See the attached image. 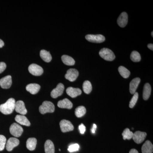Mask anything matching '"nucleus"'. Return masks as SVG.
Instances as JSON below:
<instances>
[{"instance_id":"1","label":"nucleus","mask_w":153,"mask_h":153,"mask_svg":"<svg viewBox=\"0 0 153 153\" xmlns=\"http://www.w3.org/2000/svg\"><path fill=\"white\" fill-rule=\"evenodd\" d=\"M16 100L11 98L7 100L5 103L0 105V111L4 114H10L15 108Z\"/></svg>"},{"instance_id":"2","label":"nucleus","mask_w":153,"mask_h":153,"mask_svg":"<svg viewBox=\"0 0 153 153\" xmlns=\"http://www.w3.org/2000/svg\"><path fill=\"white\" fill-rule=\"evenodd\" d=\"M55 109L54 104L50 101H44L42 105L39 107V111L43 114L47 113L53 112L55 111Z\"/></svg>"},{"instance_id":"3","label":"nucleus","mask_w":153,"mask_h":153,"mask_svg":"<svg viewBox=\"0 0 153 153\" xmlns=\"http://www.w3.org/2000/svg\"><path fill=\"white\" fill-rule=\"evenodd\" d=\"M99 55L102 58L107 61H111L115 58L114 53L110 49L102 48L100 51Z\"/></svg>"},{"instance_id":"4","label":"nucleus","mask_w":153,"mask_h":153,"mask_svg":"<svg viewBox=\"0 0 153 153\" xmlns=\"http://www.w3.org/2000/svg\"><path fill=\"white\" fill-rule=\"evenodd\" d=\"M10 132L14 137H19L22 135L23 129L21 126L16 123L12 124L10 127Z\"/></svg>"},{"instance_id":"5","label":"nucleus","mask_w":153,"mask_h":153,"mask_svg":"<svg viewBox=\"0 0 153 153\" xmlns=\"http://www.w3.org/2000/svg\"><path fill=\"white\" fill-rule=\"evenodd\" d=\"M60 126L61 131L63 133L71 131L74 129V126L71 122L66 120H61L60 123Z\"/></svg>"},{"instance_id":"6","label":"nucleus","mask_w":153,"mask_h":153,"mask_svg":"<svg viewBox=\"0 0 153 153\" xmlns=\"http://www.w3.org/2000/svg\"><path fill=\"white\" fill-rule=\"evenodd\" d=\"M29 72L34 76H40L44 72L43 68L36 64H32L28 68Z\"/></svg>"},{"instance_id":"7","label":"nucleus","mask_w":153,"mask_h":153,"mask_svg":"<svg viewBox=\"0 0 153 153\" xmlns=\"http://www.w3.org/2000/svg\"><path fill=\"white\" fill-rule=\"evenodd\" d=\"M85 39L88 41L92 43H101L104 42L105 38L102 35H87L85 36Z\"/></svg>"},{"instance_id":"8","label":"nucleus","mask_w":153,"mask_h":153,"mask_svg":"<svg viewBox=\"0 0 153 153\" xmlns=\"http://www.w3.org/2000/svg\"><path fill=\"white\" fill-rule=\"evenodd\" d=\"M79 75V72L76 69L70 68L68 69L66 72L65 77L66 79H68L71 82L75 81Z\"/></svg>"},{"instance_id":"9","label":"nucleus","mask_w":153,"mask_h":153,"mask_svg":"<svg viewBox=\"0 0 153 153\" xmlns=\"http://www.w3.org/2000/svg\"><path fill=\"white\" fill-rule=\"evenodd\" d=\"M147 134L144 132L137 131L133 134L132 139L136 143L140 144L143 142Z\"/></svg>"},{"instance_id":"10","label":"nucleus","mask_w":153,"mask_h":153,"mask_svg":"<svg viewBox=\"0 0 153 153\" xmlns=\"http://www.w3.org/2000/svg\"><path fill=\"white\" fill-rule=\"evenodd\" d=\"M64 90V86L62 83L58 84L57 87L51 91V96L53 98H57L63 94Z\"/></svg>"},{"instance_id":"11","label":"nucleus","mask_w":153,"mask_h":153,"mask_svg":"<svg viewBox=\"0 0 153 153\" xmlns=\"http://www.w3.org/2000/svg\"><path fill=\"white\" fill-rule=\"evenodd\" d=\"M12 83V76L10 75H7L0 79V86L4 89L10 88Z\"/></svg>"},{"instance_id":"12","label":"nucleus","mask_w":153,"mask_h":153,"mask_svg":"<svg viewBox=\"0 0 153 153\" xmlns=\"http://www.w3.org/2000/svg\"><path fill=\"white\" fill-rule=\"evenodd\" d=\"M19 140L17 138L15 137H11L7 142L6 143V149L7 151L10 152L13 149L17 146L19 144Z\"/></svg>"},{"instance_id":"13","label":"nucleus","mask_w":153,"mask_h":153,"mask_svg":"<svg viewBox=\"0 0 153 153\" xmlns=\"http://www.w3.org/2000/svg\"><path fill=\"white\" fill-rule=\"evenodd\" d=\"M15 110L17 112L22 115H25L27 112L25 107V103L22 100L16 102L15 104Z\"/></svg>"},{"instance_id":"14","label":"nucleus","mask_w":153,"mask_h":153,"mask_svg":"<svg viewBox=\"0 0 153 153\" xmlns=\"http://www.w3.org/2000/svg\"><path fill=\"white\" fill-rule=\"evenodd\" d=\"M128 22V16L126 12H123L118 18L117 23L121 27H124Z\"/></svg>"},{"instance_id":"15","label":"nucleus","mask_w":153,"mask_h":153,"mask_svg":"<svg viewBox=\"0 0 153 153\" xmlns=\"http://www.w3.org/2000/svg\"><path fill=\"white\" fill-rule=\"evenodd\" d=\"M66 93L72 98H75L78 96L80 95L82 93V91L79 88H74L69 87L66 89Z\"/></svg>"},{"instance_id":"16","label":"nucleus","mask_w":153,"mask_h":153,"mask_svg":"<svg viewBox=\"0 0 153 153\" xmlns=\"http://www.w3.org/2000/svg\"><path fill=\"white\" fill-rule=\"evenodd\" d=\"M57 106L60 108L70 109L73 107V104L68 99L65 98L58 102Z\"/></svg>"},{"instance_id":"17","label":"nucleus","mask_w":153,"mask_h":153,"mask_svg":"<svg viewBox=\"0 0 153 153\" xmlns=\"http://www.w3.org/2000/svg\"><path fill=\"white\" fill-rule=\"evenodd\" d=\"M140 82V79L139 77L134 78L130 83L129 90L131 94H134L136 92L137 88Z\"/></svg>"},{"instance_id":"18","label":"nucleus","mask_w":153,"mask_h":153,"mask_svg":"<svg viewBox=\"0 0 153 153\" xmlns=\"http://www.w3.org/2000/svg\"><path fill=\"white\" fill-rule=\"evenodd\" d=\"M15 120L20 124L27 126H30V123L27 117L23 115H18L15 117Z\"/></svg>"},{"instance_id":"19","label":"nucleus","mask_w":153,"mask_h":153,"mask_svg":"<svg viewBox=\"0 0 153 153\" xmlns=\"http://www.w3.org/2000/svg\"><path fill=\"white\" fill-rule=\"evenodd\" d=\"M41 88V86L36 83H31L27 85L26 90L31 94H35L38 93Z\"/></svg>"},{"instance_id":"20","label":"nucleus","mask_w":153,"mask_h":153,"mask_svg":"<svg viewBox=\"0 0 153 153\" xmlns=\"http://www.w3.org/2000/svg\"><path fill=\"white\" fill-rule=\"evenodd\" d=\"M153 146L149 140H147L142 147V153H152Z\"/></svg>"},{"instance_id":"21","label":"nucleus","mask_w":153,"mask_h":153,"mask_svg":"<svg viewBox=\"0 0 153 153\" xmlns=\"http://www.w3.org/2000/svg\"><path fill=\"white\" fill-rule=\"evenodd\" d=\"M46 153H55V146L54 144L50 140H47L44 145Z\"/></svg>"},{"instance_id":"22","label":"nucleus","mask_w":153,"mask_h":153,"mask_svg":"<svg viewBox=\"0 0 153 153\" xmlns=\"http://www.w3.org/2000/svg\"><path fill=\"white\" fill-rule=\"evenodd\" d=\"M151 91V85L149 83H146L144 85L143 91V98L144 100H147L150 96Z\"/></svg>"},{"instance_id":"23","label":"nucleus","mask_w":153,"mask_h":153,"mask_svg":"<svg viewBox=\"0 0 153 153\" xmlns=\"http://www.w3.org/2000/svg\"><path fill=\"white\" fill-rule=\"evenodd\" d=\"M37 141L35 138H30L27 141V147L30 151H33L36 149Z\"/></svg>"},{"instance_id":"24","label":"nucleus","mask_w":153,"mask_h":153,"mask_svg":"<svg viewBox=\"0 0 153 153\" xmlns=\"http://www.w3.org/2000/svg\"><path fill=\"white\" fill-rule=\"evenodd\" d=\"M40 56L43 60L47 63L50 62L52 59V57L50 53L45 50H41L40 52Z\"/></svg>"},{"instance_id":"25","label":"nucleus","mask_w":153,"mask_h":153,"mask_svg":"<svg viewBox=\"0 0 153 153\" xmlns=\"http://www.w3.org/2000/svg\"><path fill=\"white\" fill-rule=\"evenodd\" d=\"M62 61L67 66H73L75 64V60L72 57L68 55H63L61 57Z\"/></svg>"},{"instance_id":"26","label":"nucleus","mask_w":153,"mask_h":153,"mask_svg":"<svg viewBox=\"0 0 153 153\" xmlns=\"http://www.w3.org/2000/svg\"><path fill=\"white\" fill-rule=\"evenodd\" d=\"M83 91L86 94H89L92 91V87L91 83L88 80L84 81L82 85Z\"/></svg>"},{"instance_id":"27","label":"nucleus","mask_w":153,"mask_h":153,"mask_svg":"<svg viewBox=\"0 0 153 153\" xmlns=\"http://www.w3.org/2000/svg\"><path fill=\"white\" fill-rule=\"evenodd\" d=\"M86 108L85 107L80 106L76 108L75 111V115L77 117H82L86 113Z\"/></svg>"},{"instance_id":"28","label":"nucleus","mask_w":153,"mask_h":153,"mask_svg":"<svg viewBox=\"0 0 153 153\" xmlns=\"http://www.w3.org/2000/svg\"><path fill=\"white\" fill-rule=\"evenodd\" d=\"M118 71L120 75L124 78H128L130 75V71L123 66H119Z\"/></svg>"},{"instance_id":"29","label":"nucleus","mask_w":153,"mask_h":153,"mask_svg":"<svg viewBox=\"0 0 153 153\" xmlns=\"http://www.w3.org/2000/svg\"><path fill=\"white\" fill-rule=\"evenodd\" d=\"M133 133L130 131L129 129L128 128H126L123 131L122 133V136H123V140H130L132 138L133 136Z\"/></svg>"},{"instance_id":"30","label":"nucleus","mask_w":153,"mask_h":153,"mask_svg":"<svg viewBox=\"0 0 153 153\" xmlns=\"http://www.w3.org/2000/svg\"><path fill=\"white\" fill-rule=\"evenodd\" d=\"M130 58L134 62H138L141 60V56L140 53L137 51H134L131 54Z\"/></svg>"},{"instance_id":"31","label":"nucleus","mask_w":153,"mask_h":153,"mask_svg":"<svg viewBox=\"0 0 153 153\" xmlns=\"http://www.w3.org/2000/svg\"><path fill=\"white\" fill-rule=\"evenodd\" d=\"M138 93L137 92H136L134 94L133 97L130 102L129 107L130 108H133L136 104L138 99Z\"/></svg>"},{"instance_id":"32","label":"nucleus","mask_w":153,"mask_h":153,"mask_svg":"<svg viewBox=\"0 0 153 153\" xmlns=\"http://www.w3.org/2000/svg\"><path fill=\"white\" fill-rule=\"evenodd\" d=\"M7 142L5 137L2 135H0V151H3L4 149Z\"/></svg>"},{"instance_id":"33","label":"nucleus","mask_w":153,"mask_h":153,"mask_svg":"<svg viewBox=\"0 0 153 153\" xmlns=\"http://www.w3.org/2000/svg\"><path fill=\"white\" fill-rule=\"evenodd\" d=\"M79 146L78 144H74L70 145L68 147V150L70 152H73L79 150Z\"/></svg>"},{"instance_id":"34","label":"nucleus","mask_w":153,"mask_h":153,"mask_svg":"<svg viewBox=\"0 0 153 153\" xmlns=\"http://www.w3.org/2000/svg\"><path fill=\"white\" fill-rule=\"evenodd\" d=\"M7 67L6 63L4 62H0V74L2 73L3 71L5 70Z\"/></svg>"},{"instance_id":"35","label":"nucleus","mask_w":153,"mask_h":153,"mask_svg":"<svg viewBox=\"0 0 153 153\" xmlns=\"http://www.w3.org/2000/svg\"><path fill=\"white\" fill-rule=\"evenodd\" d=\"M79 131H80V133L81 134H84V133L85 131V127L83 124H81V125L79 126Z\"/></svg>"},{"instance_id":"36","label":"nucleus","mask_w":153,"mask_h":153,"mask_svg":"<svg viewBox=\"0 0 153 153\" xmlns=\"http://www.w3.org/2000/svg\"><path fill=\"white\" fill-rule=\"evenodd\" d=\"M129 153H139V152L135 149H132L130 151Z\"/></svg>"},{"instance_id":"37","label":"nucleus","mask_w":153,"mask_h":153,"mask_svg":"<svg viewBox=\"0 0 153 153\" xmlns=\"http://www.w3.org/2000/svg\"><path fill=\"white\" fill-rule=\"evenodd\" d=\"M148 47L149 48L150 50L153 51V44H148Z\"/></svg>"},{"instance_id":"38","label":"nucleus","mask_w":153,"mask_h":153,"mask_svg":"<svg viewBox=\"0 0 153 153\" xmlns=\"http://www.w3.org/2000/svg\"><path fill=\"white\" fill-rule=\"evenodd\" d=\"M4 45V41L0 39V48H2L3 47Z\"/></svg>"},{"instance_id":"39","label":"nucleus","mask_w":153,"mask_h":153,"mask_svg":"<svg viewBox=\"0 0 153 153\" xmlns=\"http://www.w3.org/2000/svg\"><path fill=\"white\" fill-rule=\"evenodd\" d=\"M93 128L95 130V131H96V130L97 126L95 124H94L93 128Z\"/></svg>"},{"instance_id":"40","label":"nucleus","mask_w":153,"mask_h":153,"mask_svg":"<svg viewBox=\"0 0 153 153\" xmlns=\"http://www.w3.org/2000/svg\"><path fill=\"white\" fill-rule=\"evenodd\" d=\"M91 132H92V133H95V130L93 128L91 129Z\"/></svg>"},{"instance_id":"41","label":"nucleus","mask_w":153,"mask_h":153,"mask_svg":"<svg viewBox=\"0 0 153 153\" xmlns=\"http://www.w3.org/2000/svg\"><path fill=\"white\" fill-rule=\"evenodd\" d=\"M152 37H153V32H152Z\"/></svg>"}]
</instances>
